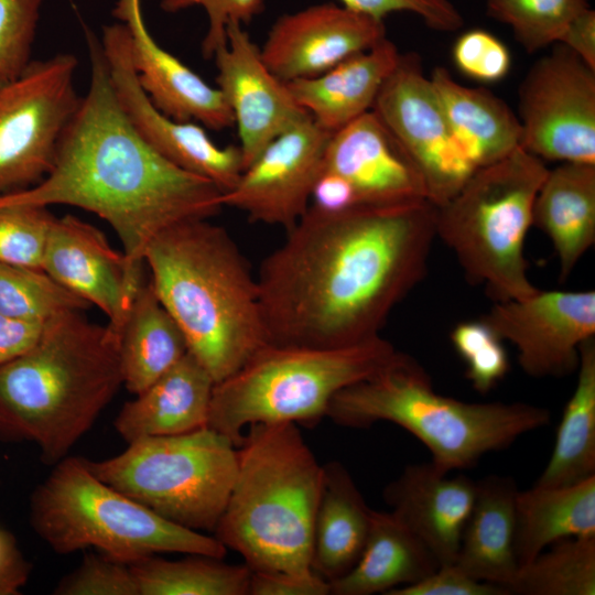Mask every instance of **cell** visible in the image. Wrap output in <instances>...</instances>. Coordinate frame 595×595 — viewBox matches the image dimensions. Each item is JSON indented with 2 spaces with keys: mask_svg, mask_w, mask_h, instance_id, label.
<instances>
[{
  "mask_svg": "<svg viewBox=\"0 0 595 595\" xmlns=\"http://www.w3.org/2000/svg\"><path fill=\"white\" fill-rule=\"evenodd\" d=\"M435 221L430 201L309 206L256 274L269 344L335 348L379 336L426 274Z\"/></svg>",
  "mask_w": 595,
  "mask_h": 595,
  "instance_id": "1",
  "label": "cell"
},
{
  "mask_svg": "<svg viewBox=\"0 0 595 595\" xmlns=\"http://www.w3.org/2000/svg\"><path fill=\"white\" fill-rule=\"evenodd\" d=\"M88 89L39 184L0 195L2 205H68L107 221L122 245L130 274L144 281L151 241L177 224L210 219L224 207L210 181L159 154L132 127L112 87L100 40L85 31Z\"/></svg>",
  "mask_w": 595,
  "mask_h": 595,
  "instance_id": "2",
  "label": "cell"
},
{
  "mask_svg": "<svg viewBox=\"0 0 595 595\" xmlns=\"http://www.w3.org/2000/svg\"><path fill=\"white\" fill-rule=\"evenodd\" d=\"M144 263L188 353L215 383L269 344L257 278L224 227L210 219L172 226L151 241Z\"/></svg>",
  "mask_w": 595,
  "mask_h": 595,
  "instance_id": "3",
  "label": "cell"
},
{
  "mask_svg": "<svg viewBox=\"0 0 595 595\" xmlns=\"http://www.w3.org/2000/svg\"><path fill=\"white\" fill-rule=\"evenodd\" d=\"M122 386L119 335L68 312L0 366V441L30 442L54 465L67 456Z\"/></svg>",
  "mask_w": 595,
  "mask_h": 595,
  "instance_id": "4",
  "label": "cell"
},
{
  "mask_svg": "<svg viewBox=\"0 0 595 595\" xmlns=\"http://www.w3.org/2000/svg\"><path fill=\"white\" fill-rule=\"evenodd\" d=\"M214 530L251 572L314 574L313 527L324 467L291 422L250 425Z\"/></svg>",
  "mask_w": 595,
  "mask_h": 595,
  "instance_id": "5",
  "label": "cell"
},
{
  "mask_svg": "<svg viewBox=\"0 0 595 595\" xmlns=\"http://www.w3.org/2000/svg\"><path fill=\"white\" fill-rule=\"evenodd\" d=\"M326 416L348 428L394 423L424 444L431 463L445 473L474 467L483 455L509 447L551 419L548 409L530 403L440 394L422 365L402 351L374 376L337 392Z\"/></svg>",
  "mask_w": 595,
  "mask_h": 595,
  "instance_id": "6",
  "label": "cell"
},
{
  "mask_svg": "<svg viewBox=\"0 0 595 595\" xmlns=\"http://www.w3.org/2000/svg\"><path fill=\"white\" fill-rule=\"evenodd\" d=\"M399 353L380 335L335 348L267 344L215 383L207 426L238 447L244 429L253 424H316L337 392L374 376Z\"/></svg>",
  "mask_w": 595,
  "mask_h": 595,
  "instance_id": "7",
  "label": "cell"
},
{
  "mask_svg": "<svg viewBox=\"0 0 595 595\" xmlns=\"http://www.w3.org/2000/svg\"><path fill=\"white\" fill-rule=\"evenodd\" d=\"M548 171L543 160L519 147L476 169L436 207V237L453 251L466 279L484 285L494 302L524 299L539 290L528 275L524 240Z\"/></svg>",
  "mask_w": 595,
  "mask_h": 595,
  "instance_id": "8",
  "label": "cell"
},
{
  "mask_svg": "<svg viewBox=\"0 0 595 595\" xmlns=\"http://www.w3.org/2000/svg\"><path fill=\"white\" fill-rule=\"evenodd\" d=\"M30 521L56 553L95 548L123 563L177 552L223 559L215 537L171 522L99 479L86 458L64 457L33 491Z\"/></svg>",
  "mask_w": 595,
  "mask_h": 595,
  "instance_id": "9",
  "label": "cell"
},
{
  "mask_svg": "<svg viewBox=\"0 0 595 595\" xmlns=\"http://www.w3.org/2000/svg\"><path fill=\"white\" fill-rule=\"evenodd\" d=\"M86 462L99 479L162 518L214 532L234 485L238 453L227 436L206 426L141 437L117 456Z\"/></svg>",
  "mask_w": 595,
  "mask_h": 595,
  "instance_id": "10",
  "label": "cell"
},
{
  "mask_svg": "<svg viewBox=\"0 0 595 595\" xmlns=\"http://www.w3.org/2000/svg\"><path fill=\"white\" fill-rule=\"evenodd\" d=\"M77 68L74 54L57 53L0 83V195L30 188L51 172L80 102Z\"/></svg>",
  "mask_w": 595,
  "mask_h": 595,
  "instance_id": "11",
  "label": "cell"
},
{
  "mask_svg": "<svg viewBox=\"0 0 595 595\" xmlns=\"http://www.w3.org/2000/svg\"><path fill=\"white\" fill-rule=\"evenodd\" d=\"M521 147L541 160L595 164V69L559 45L519 88Z\"/></svg>",
  "mask_w": 595,
  "mask_h": 595,
  "instance_id": "12",
  "label": "cell"
},
{
  "mask_svg": "<svg viewBox=\"0 0 595 595\" xmlns=\"http://www.w3.org/2000/svg\"><path fill=\"white\" fill-rule=\"evenodd\" d=\"M371 110L420 171L434 206L450 201L475 171L452 133L418 55L401 54Z\"/></svg>",
  "mask_w": 595,
  "mask_h": 595,
  "instance_id": "13",
  "label": "cell"
},
{
  "mask_svg": "<svg viewBox=\"0 0 595 595\" xmlns=\"http://www.w3.org/2000/svg\"><path fill=\"white\" fill-rule=\"evenodd\" d=\"M99 40L116 97L137 132L175 166L210 181L223 194L230 191L244 171L240 148L218 145L203 126L173 119L152 104L133 69L122 23L105 25Z\"/></svg>",
  "mask_w": 595,
  "mask_h": 595,
  "instance_id": "14",
  "label": "cell"
},
{
  "mask_svg": "<svg viewBox=\"0 0 595 595\" xmlns=\"http://www.w3.org/2000/svg\"><path fill=\"white\" fill-rule=\"evenodd\" d=\"M518 353L522 370L536 378L577 370L580 346L595 336V291H542L494 302L480 317Z\"/></svg>",
  "mask_w": 595,
  "mask_h": 595,
  "instance_id": "15",
  "label": "cell"
},
{
  "mask_svg": "<svg viewBox=\"0 0 595 595\" xmlns=\"http://www.w3.org/2000/svg\"><path fill=\"white\" fill-rule=\"evenodd\" d=\"M332 134L309 116L257 155L236 185L221 195L224 207L246 214L251 223L289 230L306 213Z\"/></svg>",
  "mask_w": 595,
  "mask_h": 595,
  "instance_id": "16",
  "label": "cell"
},
{
  "mask_svg": "<svg viewBox=\"0 0 595 595\" xmlns=\"http://www.w3.org/2000/svg\"><path fill=\"white\" fill-rule=\"evenodd\" d=\"M385 37L383 20L323 2L280 15L259 47L268 68L290 83L318 76Z\"/></svg>",
  "mask_w": 595,
  "mask_h": 595,
  "instance_id": "17",
  "label": "cell"
},
{
  "mask_svg": "<svg viewBox=\"0 0 595 595\" xmlns=\"http://www.w3.org/2000/svg\"><path fill=\"white\" fill-rule=\"evenodd\" d=\"M244 26L232 23L227 28L226 43L213 58L216 87L232 113L245 170L268 143L309 113L288 84L264 64L260 47Z\"/></svg>",
  "mask_w": 595,
  "mask_h": 595,
  "instance_id": "18",
  "label": "cell"
},
{
  "mask_svg": "<svg viewBox=\"0 0 595 595\" xmlns=\"http://www.w3.org/2000/svg\"><path fill=\"white\" fill-rule=\"evenodd\" d=\"M42 269L101 310L118 335L144 282L132 278L123 252L113 249L101 230L71 214L55 217Z\"/></svg>",
  "mask_w": 595,
  "mask_h": 595,
  "instance_id": "19",
  "label": "cell"
},
{
  "mask_svg": "<svg viewBox=\"0 0 595 595\" xmlns=\"http://www.w3.org/2000/svg\"><path fill=\"white\" fill-rule=\"evenodd\" d=\"M322 170L343 178L360 206L429 201L420 171L372 110L329 137Z\"/></svg>",
  "mask_w": 595,
  "mask_h": 595,
  "instance_id": "20",
  "label": "cell"
},
{
  "mask_svg": "<svg viewBox=\"0 0 595 595\" xmlns=\"http://www.w3.org/2000/svg\"><path fill=\"white\" fill-rule=\"evenodd\" d=\"M112 17L128 32L130 58L139 84L164 115L220 131L234 127L232 113L217 87L209 85L151 35L141 0H116Z\"/></svg>",
  "mask_w": 595,
  "mask_h": 595,
  "instance_id": "21",
  "label": "cell"
},
{
  "mask_svg": "<svg viewBox=\"0 0 595 595\" xmlns=\"http://www.w3.org/2000/svg\"><path fill=\"white\" fill-rule=\"evenodd\" d=\"M450 474L431 462L411 464L383 490L391 513L425 544L440 565L456 560L477 488L468 476Z\"/></svg>",
  "mask_w": 595,
  "mask_h": 595,
  "instance_id": "22",
  "label": "cell"
},
{
  "mask_svg": "<svg viewBox=\"0 0 595 595\" xmlns=\"http://www.w3.org/2000/svg\"><path fill=\"white\" fill-rule=\"evenodd\" d=\"M400 57L394 43L385 37L318 76L286 84L312 120L333 134L372 109Z\"/></svg>",
  "mask_w": 595,
  "mask_h": 595,
  "instance_id": "23",
  "label": "cell"
},
{
  "mask_svg": "<svg viewBox=\"0 0 595 595\" xmlns=\"http://www.w3.org/2000/svg\"><path fill=\"white\" fill-rule=\"evenodd\" d=\"M214 386L209 372L188 353L123 404L113 422L116 431L130 443L206 428Z\"/></svg>",
  "mask_w": 595,
  "mask_h": 595,
  "instance_id": "24",
  "label": "cell"
},
{
  "mask_svg": "<svg viewBox=\"0 0 595 595\" xmlns=\"http://www.w3.org/2000/svg\"><path fill=\"white\" fill-rule=\"evenodd\" d=\"M532 226L550 238L565 281L595 244V164L563 162L549 170L534 199Z\"/></svg>",
  "mask_w": 595,
  "mask_h": 595,
  "instance_id": "25",
  "label": "cell"
},
{
  "mask_svg": "<svg viewBox=\"0 0 595 595\" xmlns=\"http://www.w3.org/2000/svg\"><path fill=\"white\" fill-rule=\"evenodd\" d=\"M476 484L454 563L472 577L508 591L519 569L513 547L518 488L509 476L490 475Z\"/></svg>",
  "mask_w": 595,
  "mask_h": 595,
  "instance_id": "26",
  "label": "cell"
},
{
  "mask_svg": "<svg viewBox=\"0 0 595 595\" xmlns=\"http://www.w3.org/2000/svg\"><path fill=\"white\" fill-rule=\"evenodd\" d=\"M323 467L311 566L331 583L348 573L359 560L369 534L372 509L342 463L329 462Z\"/></svg>",
  "mask_w": 595,
  "mask_h": 595,
  "instance_id": "27",
  "label": "cell"
},
{
  "mask_svg": "<svg viewBox=\"0 0 595 595\" xmlns=\"http://www.w3.org/2000/svg\"><path fill=\"white\" fill-rule=\"evenodd\" d=\"M430 80L454 138L475 170L521 147L519 118L504 100L487 89L457 83L441 66Z\"/></svg>",
  "mask_w": 595,
  "mask_h": 595,
  "instance_id": "28",
  "label": "cell"
},
{
  "mask_svg": "<svg viewBox=\"0 0 595 595\" xmlns=\"http://www.w3.org/2000/svg\"><path fill=\"white\" fill-rule=\"evenodd\" d=\"M439 566L433 553L391 511L372 510L359 560L348 573L329 583V594H387L424 578Z\"/></svg>",
  "mask_w": 595,
  "mask_h": 595,
  "instance_id": "29",
  "label": "cell"
},
{
  "mask_svg": "<svg viewBox=\"0 0 595 595\" xmlns=\"http://www.w3.org/2000/svg\"><path fill=\"white\" fill-rule=\"evenodd\" d=\"M581 536H595V476L569 486L518 490L513 547L519 567L550 544Z\"/></svg>",
  "mask_w": 595,
  "mask_h": 595,
  "instance_id": "30",
  "label": "cell"
},
{
  "mask_svg": "<svg viewBox=\"0 0 595 595\" xmlns=\"http://www.w3.org/2000/svg\"><path fill=\"white\" fill-rule=\"evenodd\" d=\"M186 354V339L149 281L137 291L119 333L122 386L138 394Z\"/></svg>",
  "mask_w": 595,
  "mask_h": 595,
  "instance_id": "31",
  "label": "cell"
},
{
  "mask_svg": "<svg viewBox=\"0 0 595 595\" xmlns=\"http://www.w3.org/2000/svg\"><path fill=\"white\" fill-rule=\"evenodd\" d=\"M595 476V338L580 346L577 382L548 464L534 485L569 486Z\"/></svg>",
  "mask_w": 595,
  "mask_h": 595,
  "instance_id": "32",
  "label": "cell"
},
{
  "mask_svg": "<svg viewBox=\"0 0 595 595\" xmlns=\"http://www.w3.org/2000/svg\"><path fill=\"white\" fill-rule=\"evenodd\" d=\"M128 564L139 595H248L246 564L197 554L175 561L152 554Z\"/></svg>",
  "mask_w": 595,
  "mask_h": 595,
  "instance_id": "33",
  "label": "cell"
},
{
  "mask_svg": "<svg viewBox=\"0 0 595 595\" xmlns=\"http://www.w3.org/2000/svg\"><path fill=\"white\" fill-rule=\"evenodd\" d=\"M510 595H594L595 536L559 540L518 569Z\"/></svg>",
  "mask_w": 595,
  "mask_h": 595,
  "instance_id": "34",
  "label": "cell"
},
{
  "mask_svg": "<svg viewBox=\"0 0 595 595\" xmlns=\"http://www.w3.org/2000/svg\"><path fill=\"white\" fill-rule=\"evenodd\" d=\"M89 306L43 269L0 262V314L44 324Z\"/></svg>",
  "mask_w": 595,
  "mask_h": 595,
  "instance_id": "35",
  "label": "cell"
},
{
  "mask_svg": "<svg viewBox=\"0 0 595 595\" xmlns=\"http://www.w3.org/2000/svg\"><path fill=\"white\" fill-rule=\"evenodd\" d=\"M487 12L507 24L528 53L559 42L587 0H485Z\"/></svg>",
  "mask_w": 595,
  "mask_h": 595,
  "instance_id": "36",
  "label": "cell"
},
{
  "mask_svg": "<svg viewBox=\"0 0 595 595\" xmlns=\"http://www.w3.org/2000/svg\"><path fill=\"white\" fill-rule=\"evenodd\" d=\"M55 217L46 206H0V262L42 269Z\"/></svg>",
  "mask_w": 595,
  "mask_h": 595,
  "instance_id": "37",
  "label": "cell"
},
{
  "mask_svg": "<svg viewBox=\"0 0 595 595\" xmlns=\"http://www.w3.org/2000/svg\"><path fill=\"white\" fill-rule=\"evenodd\" d=\"M451 342L476 391L487 393L506 377L509 360L502 340L482 318L458 323L451 333Z\"/></svg>",
  "mask_w": 595,
  "mask_h": 595,
  "instance_id": "38",
  "label": "cell"
},
{
  "mask_svg": "<svg viewBox=\"0 0 595 595\" xmlns=\"http://www.w3.org/2000/svg\"><path fill=\"white\" fill-rule=\"evenodd\" d=\"M42 0H0V83L18 77L33 61Z\"/></svg>",
  "mask_w": 595,
  "mask_h": 595,
  "instance_id": "39",
  "label": "cell"
},
{
  "mask_svg": "<svg viewBox=\"0 0 595 595\" xmlns=\"http://www.w3.org/2000/svg\"><path fill=\"white\" fill-rule=\"evenodd\" d=\"M54 594L139 595L129 564L101 552L86 554L80 565L60 582Z\"/></svg>",
  "mask_w": 595,
  "mask_h": 595,
  "instance_id": "40",
  "label": "cell"
},
{
  "mask_svg": "<svg viewBox=\"0 0 595 595\" xmlns=\"http://www.w3.org/2000/svg\"><path fill=\"white\" fill-rule=\"evenodd\" d=\"M199 7L207 17V29L202 41L205 58H213L215 52L226 43L227 28L232 24H249L261 14L266 0H160V8L166 13H177Z\"/></svg>",
  "mask_w": 595,
  "mask_h": 595,
  "instance_id": "41",
  "label": "cell"
},
{
  "mask_svg": "<svg viewBox=\"0 0 595 595\" xmlns=\"http://www.w3.org/2000/svg\"><path fill=\"white\" fill-rule=\"evenodd\" d=\"M453 61L463 74L482 83L502 79L511 66L508 47L498 37L480 29L469 30L456 40Z\"/></svg>",
  "mask_w": 595,
  "mask_h": 595,
  "instance_id": "42",
  "label": "cell"
},
{
  "mask_svg": "<svg viewBox=\"0 0 595 595\" xmlns=\"http://www.w3.org/2000/svg\"><path fill=\"white\" fill-rule=\"evenodd\" d=\"M342 6L383 20L394 12H411L437 31L453 32L463 25L459 11L450 0H338Z\"/></svg>",
  "mask_w": 595,
  "mask_h": 595,
  "instance_id": "43",
  "label": "cell"
},
{
  "mask_svg": "<svg viewBox=\"0 0 595 595\" xmlns=\"http://www.w3.org/2000/svg\"><path fill=\"white\" fill-rule=\"evenodd\" d=\"M386 595H509L496 584L476 580L457 564H441L424 578L389 591Z\"/></svg>",
  "mask_w": 595,
  "mask_h": 595,
  "instance_id": "44",
  "label": "cell"
},
{
  "mask_svg": "<svg viewBox=\"0 0 595 595\" xmlns=\"http://www.w3.org/2000/svg\"><path fill=\"white\" fill-rule=\"evenodd\" d=\"M329 583L318 576L251 572L248 595H328Z\"/></svg>",
  "mask_w": 595,
  "mask_h": 595,
  "instance_id": "45",
  "label": "cell"
},
{
  "mask_svg": "<svg viewBox=\"0 0 595 595\" xmlns=\"http://www.w3.org/2000/svg\"><path fill=\"white\" fill-rule=\"evenodd\" d=\"M44 325L0 314V366L31 349L40 339Z\"/></svg>",
  "mask_w": 595,
  "mask_h": 595,
  "instance_id": "46",
  "label": "cell"
},
{
  "mask_svg": "<svg viewBox=\"0 0 595 595\" xmlns=\"http://www.w3.org/2000/svg\"><path fill=\"white\" fill-rule=\"evenodd\" d=\"M559 43L595 69V11L580 12L567 25Z\"/></svg>",
  "mask_w": 595,
  "mask_h": 595,
  "instance_id": "47",
  "label": "cell"
},
{
  "mask_svg": "<svg viewBox=\"0 0 595 595\" xmlns=\"http://www.w3.org/2000/svg\"><path fill=\"white\" fill-rule=\"evenodd\" d=\"M28 575L29 565L13 538L0 529V595L18 594Z\"/></svg>",
  "mask_w": 595,
  "mask_h": 595,
  "instance_id": "48",
  "label": "cell"
}]
</instances>
